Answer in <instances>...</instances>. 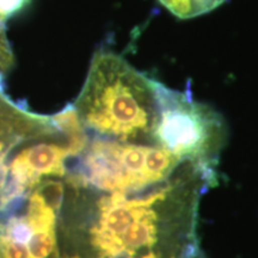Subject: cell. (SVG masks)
Returning <instances> with one entry per match:
<instances>
[{
	"label": "cell",
	"instance_id": "cell-2",
	"mask_svg": "<svg viewBox=\"0 0 258 258\" xmlns=\"http://www.w3.org/2000/svg\"><path fill=\"white\" fill-rule=\"evenodd\" d=\"M86 135L125 144L156 145V80L111 51H98L73 104Z\"/></svg>",
	"mask_w": 258,
	"mask_h": 258
},
{
	"label": "cell",
	"instance_id": "cell-3",
	"mask_svg": "<svg viewBox=\"0 0 258 258\" xmlns=\"http://www.w3.org/2000/svg\"><path fill=\"white\" fill-rule=\"evenodd\" d=\"M180 164L157 145L117 143L88 135L69 171L78 182L98 191L131 194L164 182Z\"/></svg>",
	"mask_w": 258,
	"mask_h": 258
},
{
	"label": "cell",
	"instance_id": "cell-1",
	"mask_svg": "<svg viewBox=\"0 0 258 258\" xmlns=\"http://www.w3.org/2000/svg\"><path fill=\"white\" fill-rule=\"evenodd\" d=\"M218 177L182 163L164 182L103 192L67 173L57 220L60 258H205L199 238L203 192Z\"/></svg>",
	"mask_w": 258,
	"mask_h": 258
},
{
	"label": "cell",
	"instance_id": "cell-5",
	"mask_svg": "<svg viewBox=\"0 0 258 258\" xmlns=\"http://www.w3.org/2000/svg\"><path fill=\"white\" fill-rule=\"evenodd\" d=\"M225 0H159L166 10L180 19L195 18L213 11Z\"/></svg>",
	"mask_w": 258,
	"mask_h": 258
},
{
	"label": "cell",
	"instance_id": "cell-4",
	"mask_svg": "<svg viewBox=\"0 0 258 258\" xmlns=\"http://www.w3.org/2000/svg\"><path fill=\"white\" fill-rule=\"evenodd\" d=\"M158 122L154 144L182 163H191L217 176L219 158L227 141L224 117L191 96L156 80Z\"/></svg>",
	"mask_w": 258,
	"mask_h": 258
}]
</instances>
